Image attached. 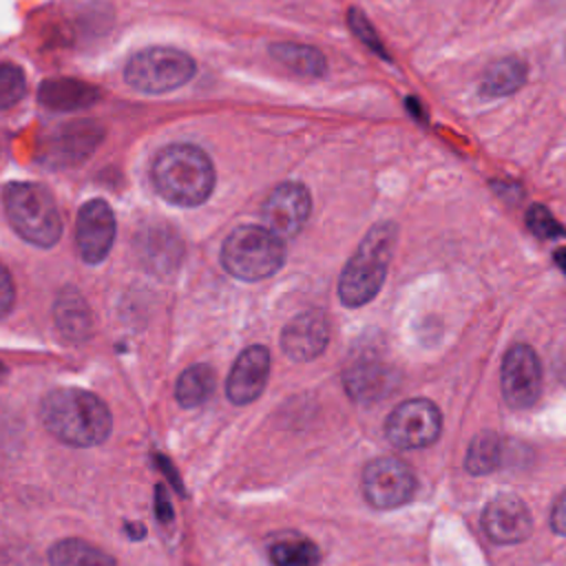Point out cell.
I'll return each instance as SVG.
<instances>
[{
  "instance_id": "cell-2",
  "label": "cell",
  "mask_w": 566,
  "mask_h": 566,
  "mask_svg": "<svg viewBox=\"0 0 566 566\" xmlns=\"http://www.w3.org/2000/svg\"><path fill=\"white\" fill-rule=\"evenodd\" d=\"M153 181L164 199L177 206L203 203L214 186L210 157L192 144L164 148L153 164Z\"/></svg>"
},
{
  "instance_id": "cell-9",
  "label": "cell",
  "mask_w": 566,
  "mask_h": 566,
  "mask_svg": "<svg viewBox=\"0 0 566 566\" xmlns=\"http://www.w3.org/2000/svg\"><path fill=\"white\" fill-rule=\"evenodd\" d=\"M542 391V363L531 345H513L502 363V394L515 409L531 407Z\"/></svg>"
},
{
  "instance_id": "cell-7",
  "label": "cell",
  "mask_w": 566,
  "mask_h": 566,
  "mask_svg": "<svg viewBox=\"0 0 566 566\" xmlns=\"http://www.w3.org/2000/svg\"><path fill=\"white\" fill-rule=\"evenodd\" d=\"M442 429L438 407L427 398L400 402L387 418L385 436L398 449H420L433 444Z\"/></svg>"
},
{
  "instance_id": "cell-13",
  "label": "cell",
  "mask_w": 566,
  "mask_h": 566,
  "mask_svg": "<svg viewBox=\"0 0 566 566\" xmlns=\"http://www.w3.org/2000/svg\"><path fill=\"white\" fill-rule=\"evenodd\" d=\"M268 376H270L268 347L252 345L243 349L228 374V382H226L228 398L234 405H248L256 400L268 382Z\"/></svg>"
},
{
  "instance_id": "cell-33",
  "label": "cell",
  "mask_w": 566,
  "mask_h": 566,
  "mask_svg": "<svg viewBox=\"0 0 566 566\" xmlns=\"http://www.w3.org/2000/svg\"><path fill=\"white\" fill-rule=\"evenodd\" d=\"M4 376H7V367L2 365V360H0V382L4 380Z\"/></svg>"
},
{
  "instance_id": "cell-21",
  "label": "cell",
  "mask_w": 566,
  "mask_h": 566,
  "mask_svg": "<svg viewBox=\"0 0 566 566\" xmlns=\"http://www.w3.org/2000/svg\"><path fill=\"white\" fill-rule=\"evenodd\" d=\"M270 562L274 566H318V546L301 533H283L270 546Z\"/></svg>"
},
{
  "instance_id": "cell-4",
  "label": "cell",
  "mask_w": 566,
  "mask_h": 566,
  "mask_svg": "<svg viewBox=\"0 0 566 566\" xmlns=\"http://www.w3.org/2000/svg\"><path fill=\"white\" fill-rule=\"evenodd\" d=\"M4 208L15 232L40 248L53 245L62 234V217L53 195L40 184H11L4 190Z\"/></svg>"
},
{
  "instance_id": "cell-10",
  "label": "cell",
  "mask_w": 566,
  "mask_h": 566,
  "mask_svg": "<svg viewBox=\"0 0 566 566\" xmlns=\"http://www.w3.org/2000/svg\"><path fill=\"white\" fill-rule=\"evenodd\" d=\"M310 192L303 184L290 181L281 184L276 190L270 192V197L263 203V226L276 234L281 241L292 239L301 232L310 217Z\"/></svg>"
},
{
  "instance_id": "cell-17",
  "label": "cell",
  "mask_w": 566,
  "mask_h": 566,
  "mask_svg": "<svg viewBox=\"0 0 566 566\" xmlns=\"http://www.w3.org/2000/svg\"><path fill=\"white\" fill-rule=\"evenodd\" d=\"M53 316H55V325H57L60 334L71 343L86 340L93 332L91 310H88L84 296L73 287H66L57 294Z\"/></svg>"
},
{
  "instance_id": "cell-12",
  "label": "cell",
  "mask_w": 566,
  "mask_h": 566,
  "mask_svg": "<svg viewBox=\"0 0 566 566\" xmlns=\"http://www.w3.org/2000/svg\"><path fill=\"white\" fill-rule=\"evenodd\" d=\"M531 513L517 495H497L482 513V528L495 544H515L531 535Z\"/></svg>"
},
{
  "instance_id": "cell-22",
  "label": "cell",
  "mask_w": 566,
  "mask_h": 566,
  "mask_svg": "<svg viewBox=\"0 0 566 566\" xmlns=\"http://www.w3.org/2000/svg\"><path fill=\"white\" fill-rule=\"evenodd\" d=\"M49 564L51 566H117L108 553L77 537L55 542L49 551Z\"/></svg>"
},
{
  "instance_id": "cell-5",
  "label": "cell",
  "mask_w": 566,
  "mask_h": 566,
  "mask_svg": "<svg viewBox=\"0 0 566 566\" xmlns=\"http://www.w3.org/2000/svg\"><path fill=\"white\" fill-rule=\"evenodd\" d=\"M223 268L241 281H261L285 261L283 241L265 226H239L221 248Z\"/></svg>"
},
{
  "instance_id": "cell-3",
  "label": "cell",
  "mask_w": 566,
  "mask_h": 566,
  "mask_svg": "<svg viewBox=\"0 0 566 566\" xmlns=\"http://www.w3.org/2000/svg\"><path fill=\"white\" fill-rule=\"evenodd\" d=\"M394 245L396 226L391 221L369 228L338 279V296L347 307H360L378 294L387 276Z\"/></svg>"
},
{
  "instance_id": "cell-8",
  "label": "cell",
  "mask_w": 566,
  "mask_h": 566,
  "mask_svg": "<svg viewBox=\"0 0 566 566\" xmlns=\"http://www.w3.org/2000/svg\"><path fill=\"white\" fill-rule=\"evenodd\" d=\"M413 471L398 458H376L363 471V495L374 509H396L411 500Z\"/></svg>"
},
{
  "instance_id": "cell-11",
  "label": "cell",
  "mask_w": 566,
  "mask_h": 566,
  "mask_svg": "<svg viewBox=\"0 0 566 566\" xmlns=\"http://www.w3.org/2000/svg\"><path fill=\"white\" fill-rule=\"evenodd\" d=\"M115 239V217L106 201L91 199L77 212L75 241L80 256L86 263H99Z\"/></svg>"
},
{
  "instance_id": "cell-15",
  "label": "cell",
  "mask_w": 566,
  "mask_h": 566,
  "mask_svg": "<svg viewBox=\"0 0 566 566\" xmlns=\"http://www.w3.org/2000/svg\"><path fill=\"white\" fill-rule=\"evenodd\" d=\"M102 130L91 122H75L55 130L49 139L44 159L53 166H69L82 161L97 146Z\"/></svg>"
},
{
  "instance_id": "cell-20",
  "label": "cell",
  "mask_w": 566,
  "mask_h": 566,
  "mask_svg": "<svg viewBox=\"0 0 566 566\" xmlns=\"http://www.w3.org/2000/svg\"><path fill=\"white\" fill-rule=\"evenodd\" d=\"M270 53L276 62L292 69L298 75L305 77H323L327 71L325 55L310 46V44H296V42H276L270 46Z\"/></svg>"
},
{
  "instance_id": "cell-16",
  "label": "cell",
  "mask_w": 566,
  "mask_h": 566,
  "mask_svg": "<svg viewBox=\"0 0 566 566\" xmlns=\"http://www.w3.org/2000/svg\"><path fill=\"white\" fill-rule=\"evenodd\" d=\"M99 97V91L82 80L73 77H53L44 80L38 91L40 104L53 108V111H77L95 104Z\"/></svg>"
},
{
  "instance_id": "cell-26",
  "label": "cell",
  "mask_w": 566,
  "mask_h": 566,
  "mask_svg": "<svg viewBox=\"0 0 566 566\" xmlns=\"http://www.w3.org/2000/svg\"><path fill=\"white\" fill-rule=\"evenodd\" d=\"M24 73L13 64H0V111L13 106L24 95Z\"/></svg>"
},
{
  "instance_id": "cell-25",
  "label": "cell",
  "mask_w": 566,
  "mask_h": 566,
  "mask_svg": "<svg viewBox=\"0 0 566 566\" xmlns=\"http://www.w3.org/2000/svg\"><path fill=\"white\" fill-rule=\"evenodd\" d=\"M526 226L528 230L539 237V239H557V237H564L566 234V228L553 217V212L542 206V203H533L528 210H526Z\"/></svg>"
},
{
  "instance_id": "cell-24",
  "label": "cell",
  "mask_w": 566,
  "mask_h": 566,
  "mask_svg": "<svg viewBox=\"0 0 566 566\" xmlns=\"http://www.w3.org/2000/svg\"><path fill=\"white\" fill-rule=\"evenodd\" d=\"M502 460V440L493 431H482L473 438L467 451V471L482 475L491 473Z\"/></svg>"
},
{
  "instance_id": "cell-29",
  "label": "cell",
  "mask_w": 566,
  "mask_h": 566,
  "mask_svg": "<svg viewBox=\"0 0 566 566\" xmlns=\"http://www.w3.org/2000/svg\"><path fill=\"white\" fill-rule=\"evenodd\" d=\"M155 515L161 524L170 522L172 520V506H170V500H168V493L161 484L155 486Z\"/></svg>"
},
{
  "instance_id": "cell-19",
  "label": "cell",
  "mask_w": 566,
  "mask_h": 566,
  "mask_svg": "<svg viewBox=\"0 0 566 566\" xmlns=\"http://www.w3.org/2000/svg\"><path fill=\"white\" fill-rule=\"evenodd\" d=\"M526 64L520 57H502L491 62L480 77L482 97H506L526 82Z\"/></svg>"
},
{
  "instance_id": "cell-32",
  "label": "cell",
  "mask_w": 566,
  "mask_h": 566,
  "mask_svg": "<svg viewBox=\"0 0 566 566\" xmlns=\"http://www.w3.org/2000/svg\"><path fill=\"white\" fill-rule=\"evenodd\" d=\"M555 263H557V268L566 274V248L555 250Z\"/></svg>"
},
{
  "instance_id": "cell-27",
  "label": "cell",
  "mask_w": 566,
  "mask_h": 566,
  "mask_svg": "<svg viewBox=\"0 0 566 566\" xmlns=\"http://www.w3.org/2000/svg\"><path fill=\"white\" fill-rule=\"evenodd\" d=\"M349 27H352V31L363 40V44H367L369 49H374L380 57L389 60V55H387V51H385L380 38L376 35V31L371 29L369 20H367L358 9H352V11H349Z\"/></svg>"
},
{
  "instance_id": "cell-30",
  "label": "cell",
  "mask_w": 566,
  "mask_h": 566,
  "mask_svg": "<svg viewBox=\"0 0 566 566\" xmlns=\"http://www.w3.org/2000/svg\"><path fill=\"white\" fill-rule=\"evenodd\" d=\"M551 526L555 533L566 535V491L557 497L553 513H551Z\"/></svg>"
},
{
  "instance_id": "cell-23",
  "label": "cell",
  "mask_w": 566,
  "mask_h": 566,
  "mask_svg": "<svg viewBox=\"0 0 566 566\" xmlns=\"http://www.w3.org/2000/svg\"><path fill=\"white\" fill-rule=\"evenodd\" d=\"M214 371L210 365H190L186 371H181L179 380H177V389L175 396L179 400L181 407L192 409L203 405L212 391H214Z\"/></svg>"
},
{
  "instance_id": "cell-6",
  "label": "cell",
  "mask_w": 566,
  "mask_h": 566,
  "mask_svg": "<svg viewBox=\"0 0 566 566\" xmlns=\"http://www.w3.org/2000/svg\"><path fill=\"white\" fill-rule=\"evenodd\" d=\"M124 75L126 82L142 93H166L195 75V62L184 51L150 46L128 60Z\"/></svg>"
},
{
  "instance_id": "cell-14",
  "label": "cell",
  "mask_w": 566,
  "mask_h": 566,
  "mask_svg": "<svg viewBox=\"0 0 566 566\" xmlns=\"http://www.w3.org/2000/svg\"><path fill=\"white\" fill-rule=\"evenodd\" d=\"M327 340H329V325L325 314L318 310L298 314L285 325L281 334V347L285 356L298 363L321 356L323 349L327 347Z\"/></svg>"
},
{
  "instance_id": "cell-1",
  "label": "cell",
  "mask_w": 566,
  "mask_h": 566,
  "mask_svg": "<svg viewBox=\"0 0 566 566\" xmlns=\"http://www.w3.org/2000/svg\"><path fill=\"white\" fill-rule=\"evenodd\" d=\"M40 416L46 431L71 447L102 444L113 429L106 402L99 396L75 387L46 394Z\"/></svg>"
},
{
  "instance_id": "cell-28",
  "label": "cell",
  "mask_w": 566,
  "mask_h": 566,
  "mask_svg": "<svg viewBox=\"0 0 566 566\" xmlns=\"http://www.w3.org/2000/svg\"><path fill=\"white\" fill-rule=\"evenodd\" d=\"M13 296H15V290H13L11 274L0 265V316H4L11 310Z\"/></svg>"
},
{
  "instance_id": "cell-18",
  "label": "cell",
  "mask_w": 566,
  "mask_h": 566,
  "mask_svg": "<svg viewBox=\"0 0 566 566\" xmlns=\"http://www.w3.org/2000/svg\"><path fill=\"white\" fill-rule=\"evenodd\" d=\"M343 382L347 394L358 402L382 398L391 387V371L378 360H358L345 374Z\"/></svg>"
},
{
  "instance_id": "cell-31",
  "label": "cell",
  "mask_w": 566,
  "mask_h": 566,
  "mask_svg": "<svg viewBox=\"0 0 566 566\" xmlns=\"http://www.w3.org/2000/svg\"><path fill=\"white\" fill-rule=\"evenodd\" d=\"M155 460H157L159 469H161L166 475H170V482H172V486L177 489V493H181V495H184V486H181V482H179V475L175 473V469H172V464L168 462V458H164V455H155Z\"/></svg>"
}]
</instances>
